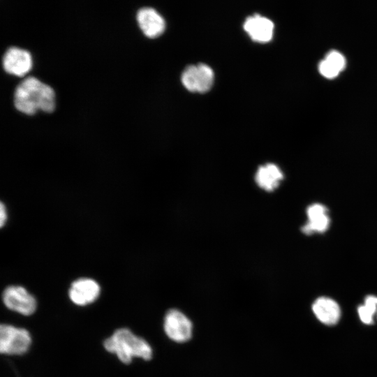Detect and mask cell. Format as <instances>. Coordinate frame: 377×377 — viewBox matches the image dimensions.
<instances>
[{
    "mask_svg": "<svg viewBox=\"0 0 377 377\" xmlns=\"http://www.w3.org/2000/svg\"><path fill=\"white\" fill-rule=\"evenodd\" d=\"M13 101L17 110L29 115L38 110L51 112L55 107L52 88L34 77H26L17 86Z\"/></svg>",
    "mask_w": 377,
    "mask_h": 377,
    "instance_id": "obj_1",
    "label": "cell"
},
{
    "mask_svg": "<svg viewBox=\"0 0 377 377\" xmlns=\"http://www.w3.org/2000/svg\"><path fill=\"white\" fill-rule=\"evenodd\" d=\"M103 346L108 352L116 354L124 364L131 363L134 357L149 360L153 354L149 343L127 328L117 330L104 341Z\"/></svg>",
    "mask_w": 377,
    "mask_h": 377,
    "instance_id": "obj_2",
    "label": "cell"
},
{
    "mask_svg": "<svg viewBox=\"0 0 377 377\" xmlns=\"http://www.w3.org/2000/svg\"><path fill=\"white\" fill-rule=\"evenodd\" d=\"M31 336L27 330L7 324L0 327V352L6 355H22L29 348Z\"/></svg>",
    "mask_w": 377,
    "mask_h": 377,
    "instance_id": "obj_3",
    "label": "cell"
},
{
    "mask_svg": "<svg viewBox=\"0 0 377 377\" xmlns=\"http://www.w3.org/2000/svg\"><path fill=\"white\" fill-rule=\"evenodd\" d=\"M193 323L190 318L177 309L168 310L163 318V330L172 341L182 343L193 336Z\"/></svg>",
    "mask_w": 377,
    "mask_h": 377,
    "instance_id": "obj_4",
    "label": "cell"
},
{
    "mask_svg": "<svg viewBox=\"0 0 377 377\" xmlns=\"http://www.w3.org/2000/svg\"><path fill=\"white\" fill-rule=\"evenodd\" d=\"M214 79L213 70L205 64L188 66L181 76L182 82L188 90L200 93L209 90Z\"/></svg>",
    "mask_w": 377,
    "mask_h": 377,
    "instance_id": "obj_5",
    "label": "cell"
},
{
    "mask_svg": "<svg viewBox=\"0 0 377 377\" xmlns=\"http://www.w3.org/2000/svg\"><path fill=\"white\" fill-rule=\"evenodd\" d=\"M5 306L24 316L33 314L36 309V300L24 288L20 286L7 287L2 295Z\"/></svg>",
    "mask_w": 377,
    "mask_h": 377,
    "instance_id": "obj_6",
    "label": "cell"
},
{
    "mask_svg": "<svg viewBox=\"0 0 377 377\" xmlns=\"http://www.w3.org/2000/svg\"><path fill=\"white\" fill-rule=\"evenodd\" d=\"M307 221L302 226V232L306 235L322 234L327 231L330 225L327 208L323 204L314 202L306 209Z\"/></svg>",
    "mask_w": 377,
    "mask_h": 377,
    "instance_id": "obj_7",
    "label": "cell"
},
{
    "mask_svg": "<svg viewBox=\"0 0 377 377\" xmlns=\"http://www.w3.org/2000/svg\"><path fill=\"white\" fill-rule=\"evenodd\" d=\"M3 69L8 73L17 76L26 74L32 66L30 53L17 47H10L5 52L2 59Z\"/></svg>",
    "mask_w": 377,
    "mask_h": 377,
    "instance_id": "obj_8",
    "label": "cell"
},
{
    "mask_svg": "<svg viewBox=\"0 0 377 377\" xmlns=\"http://www.w3.org/2000/svg\"><path fill=\"white\" fill-rule=\"evenodd\" d=\"M100 291V286L96 281L81 278L73 282L68 295L74 304L85 306L94 302L99 296Z\"/></svg>",
    "mask_w": 377,
    "mask_h": 377,
    "instance_id": "obj_9",
    "label": "cell"
},
{
    "mask_svg": "<svg viewBox=\"0 0 377 377\" xmlns=\"http://www.w3.org/2000/svg\"><path fill=\"white\" fill-rule=\"evenodd\" d=\"M283 179V171L273 163L260 165L254 175V181L257 186L267 193L276 190Z\"/></svg>",
    "mask_w": 377,
    "mask_h": 377,
    "instance_id": "obj_10",
    "label": "cell"
},
{
    "mask_svg": "<svg viewBox=\"0 0 377 377\" xmlns=\"http://www.w3.org/2000/svg\"><path fill=\"white\" fill-rule=\"evenodd\" d=\"M140 28L145 36L154 38L160 36L165 30V23L163 17L154 8H140L136 15Z\"/></svg>",
    "mask_w": 377,
    "mask_h": 377,
    "instance_id": "obj_11",
    "label": "cell"
},
{
    "mask_svg": "<svg viewBox=\"0 0 377 377\" xmlns=\"http://www.w3.org/2000/svg\"><path fill=\"white\" fill-rule=\"evenodd\" d=\"M243 27L251 39L259 43L268 42L273 36V22L258 14L248 17Z\"/></svg>",
    "mask_w": 377,
    "mask_h": 377,
    "instance_id": "obj_12",
    "label": "cell"
},
{
    "mask_svg": "<svg viewBox=\"0 0 377 377\" xmlns=\"http://www.w3.org/2000/svg\"><path fill=\"white\" fill-rule=\"evenodd\" d=\"M316 317L323 324L335 325L341 317V309L338 303L328 297H318L312 305Z\"/></svg>",
    "mask_w": 377,
    "mask_h": 377,
    "instance_id": "obj_13",
    "label": "cell"
},
{
    "mask_svg": "<svg viewBox=\"0 0 377 377\" xmlns=\"http://www.w3.org/2000/svg\"><path fill=\"white\" fill-rule=\"evenodd\" d=\"M359 317L367 325L373 323L374 316L377 313V297L368 295L364 299V304L358 306Z\"/></svg>",
    "mask_w": 377,
    "mask_h": 377,
    "instance_id": "obj_14",
    "label": "cell"
},
{
    "mask_svg": "<svg viewBox=\"0 0 377 377\" xmlns=\"http://www.w3.org/2000/svg\"><path fill=\"white\" fill-rule=\"evenodd\" d=\"M326 59L339 72H341L346 66V59L339 52L333 50L330 52L325 57Z\"/></svg>",
    "mask_w": 377,
    "mask_h": 377,
    "instance_id": "obj_15",
    "label": "cell"
},
{
    "mask_svg": "<svg viewBox=\"0 0 377 377\" xmlns=\"http://www.w3.org/2000/svg\"><path fill=\"white\" fill-rule=\"evenodd\" d=\"M320 73L327 78H333L338 75L340 73L335 67H334L326 59H323L319 64Z\"/></svg>",
    "mask_w": 377,
    "mask_h": 377,
    "instance_id": "obj_16",
    "label": "cell"
},
{
    "mask_svg": "<svg viewBox=\"0 0 377 377\" xmlns=\"http://www.w3.org/2000/svg\"><path fill=\"white\" fill-rule=\"evenodd\" d=\"M7 219V212L5 205L3 202L1 203L0 207V225L1 227L6 223Z\"/></svg>",
    "mask_w": 377,
    "mask_h": 377,
    "instance_id": "obj_17",
    "label": "cell"
},
{
    "mask_svg": "<svg viewBox=\"0 0 377 377\" xmlns=\"http://www.w3.org/2000/svg\"><path fill=\"white\" fill-rule=\"evenodd\" d=\"M376 318H377V313H376Z\"/></svg>",
    "mask_w": 377,
    "mask_h": 377,
    "instance_id": "obj_18",
    "label": "cell"
}]
</instances>
